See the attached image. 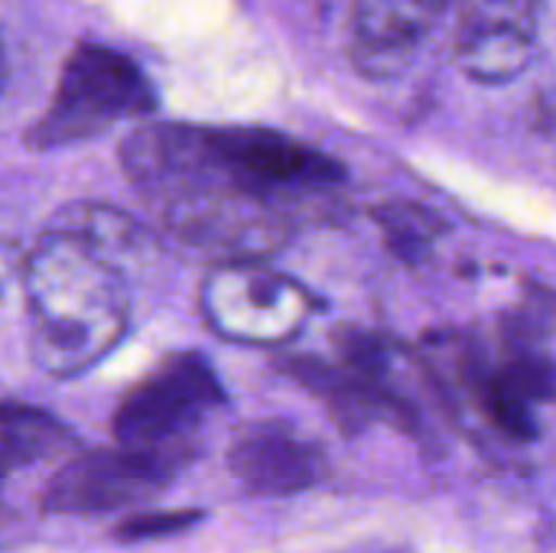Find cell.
Segmentation results:
<instances>
[{"instance_id":"1","label":"cell","mask_w":556,"mask_h":553,"mask_svg":"<svg viewBox=\"0 0 556 553\" xmlns=\"http://www.w3.org/2000/svg\"><path fill=\"white\" fill-rule=\"evenodd\" d=\"M29 355L49 378H75L108 359L130 326L127 284L108 254L49 228L26 251Z\"/></svg>"},{"instance_id":"2","label":"cell","mask_w":556,"mask_h":553,"mask_svg":"<svg viewBox=\"0 0 556 553\" xmlns=\"http://www.w3.org/2000/svg\"><path fill=\"white\" fill-rule=\"evenodd\" d=\"M156 91L140 65L101 42H81L65 59L49 108L26 130L33 150H59L94 140L121 121L147 117Z\"/></svg>"},{"instance_id":"3","label":"cell","mask_w":556,"mask_h":553,"mask_svg":"<svg viewBox=\"0 0 556 553\" xmlns=\"http://www.w3.org/2000/svg\"><path fill=\"white\" fill-rule=\"evenodd\" d=\"M222 404L225 388L212 362L199 352H176L121 398L111 430L117 447L182 469L195 456V437L205 417Z\"/></svg>"},{"instance_id":"4","label":"cell","mask_w":556,"mask_h":553,"mask_svg":"<svg viewBox=\"0 0 556 553\" xmlns=\"http://www.w3.org/2000/svg\"><path fill=\"white\" fill-rule=\"evenodd\" d=\"M208 329L238 345H283L313 316V297L293 277L261 261L218 264L199 290Z\"/></svg>"},{"instance_id":"5","label":"cell","mask_w":556,"mask_h":553,"mask_svg":"<svg viewBox=\"0 0 556 553\" xmlns=\"http://www.w3.org/2000/svg\"><path fill=\"white\" fill-rule=\"evenodd\" d=\"M179 469L130 447H98L68 456L42 492L46 515L91 518L160 495Z\"/></svg>"},{"instance_id":"6","label":"cell","mask_w":556,"mask_h":553,"mask_svg":"<svg viewBox=\"0 0 556 553\" xmlns=\"http://www.w3.org/2000/svg\"><path fill=\"white\" fill-rule=\"evenodd\" d=\"M541 0H456L453 59L479 85L518 78L534 55Z\"/></svg>"},{"instance_id":"7","label":"cell","mask_w":556,"mask_h":553,"mask_svg":"<svg viewBox=\"0 0 556 553\" xmlns=\"http://www.w3.org/2000/svg\"><path fill=\"white\" fill-rule=\"evenodd\" d=\"M228 469L254 495H296L329 476V460L323 447L296 427L254 420L235 433Z\"/></svg>"},{"instance_id":"8","label":"cell","mask_w":556,"mask_h":553,"mask_svg":"<svg viewBox=\"0 0 556 553\" xmlns=\"http://www.w3.org/2000/svg\"><path fill=\"white\" fill-rule=\"evenodd\" d=\"M440 0H352V59L371 78L404 72L437 26Z\"/></svg>"},{"instance_id":"9","label":"cell","mask_w":556,"mask_h":553,"mask_svg":"<svg viewBox=\"0 0 556 553\" xmlns=\"http://www.w3.org/2000/svg\"><path fill=\"white\" fill-rule=\"evenodd\" d=\"M72 443V430L55 414L20 401H0V476L55 460L68 453Z\"/></svg>"},{"instance_id":"10","label":"cell","mask_w":556,"mask_h":553,"mask_svg":"<svg viewBox=\"0 0 556 553\" xmlns=\"http://www.w3.org/2000/svg\"><path fill=\"white\" fill-rule=\"evenodd\" d=\"M52 228L72 231L111 261L134 257L137 251H147L153 244V235L124 209L104 205V202H72L59 209Z\"/></svg>"},{"instance_id":"11","label":"cell","mask_w":556,"mask_h":553,"mask_svg":"<svg viewBox=\"0 0 556 553\" xmlns=\"http://www.w3.org/2000/svg\"><path fill=\"white\" fill-rule=\"evenodd\" d=\"M378 222L384 228L388 244L407 261H420L437 241V235L443 231V222L430 209H420L410 202H394V205L378 209Z\"/></svg>"},{"instance_id":"12","label":"cell","mask_w":556,"mask_h":553,"mask_svg":"<svg viewBox=\"0 0 556 553\" xmlns=\"http://www.w3.org/2000/svg\"><path fill=\"white\" fill-rule=\"evenodd\" d=\"M492 378L531 407L556 398V362L525 345H518L515 355L492 372Z\"/></svg>"},{"instance_id":"13","label":"cell","mask_w":556,"mask_h":553,"mask_svg":"<svg viewBox=\"0 0 556 553\" xmlns=\"http://www.w3.org/2000/svg\"><path fill=\"white\" fill-rule=\"evenodd\" d=\"M202 521V512L195 508H169V512H140L124 518L114 528V541L121 544H150V541H163L173 535H182L189 528H195Z\"/></svg>"},{"instance_id":"14","label":"cell","mask_w":556,"mask_h":553,"mask_svg":"<svg viewBox=\"0 0 556 553\" xmlns=\"http://www.w3.org/2000/svg\"><path fill=\"white\" fill-rule=\"evenodd\" d=\"M556 329V293L531 290L521 306L508 316V332L518 339L515 345H531V339L551 336Z\"/></svg>"},{"instance_id":"15","label":"cell","mask_w":556,"mask_h":553,"mask_svg":"<svg viewBox=\"0 0 556 553\" xmlns=\"http://www.w3.org/2000/svg\"><path fill=\"white\" fill-rule=\"evenodd\" d=\"M23 267H26V251L20 241L0 235V293L10 280L23 277Z\"/></svg>"},{"instance_id":"16","label":"cell","mask_w":556,"mask_h":553,"mask_svg":"<svg viewBox=\"0 0 556 553\" xmlns=\"http://www.w3.org/2000/svg\"><path fill=\"white\" fill-rule=\"evenodd\" d=\"M3 78H7V59H3V46H0V91H3Z\"/></svg>"}]
</instances>
